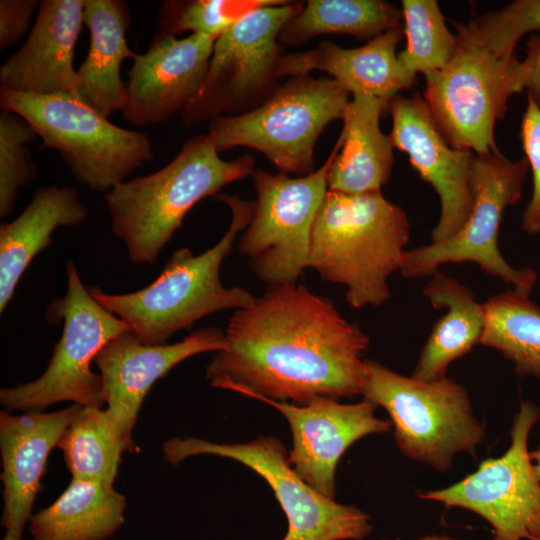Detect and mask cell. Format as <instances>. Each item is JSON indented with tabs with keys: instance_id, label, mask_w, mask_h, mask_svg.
<instances>
[{
	"instance_id": "cell-1",
	"label": "cell",
	"mask_w": 540,
	"mask_h": 540,
	"mask_svg": "<svg viewBox=\"0 0 540 540\" xmlns=\"http://www.w3.org/2000/svg\"><path fill=\"white\" fill-rule=\"evenodd\" d=\"M224 337L205 370L212 387L297 405L362 395L369 337L303 284L269 287L236 309Z\"/></svg>"
},
{
	"instance_id": "cell-2",
	"label": "cell",
	"mask_w": 540,
	"mask_h": 540,
	"mask_svg": "<svg viewBox=\"0 0 540 540\" xmlns=\"http://www.w3.org/2000/svg\"><path fill=\"white\" fill-rule=\"evenodd\" d=\"M409 241L405 211L381 191L327 190L311 230L308 268L345 286L351 307H379L391 297L388 278L401 271Z\"/></svg>"
},
{
	"instance_id": "cell-3",
	"label": "cell",
	"mask_w": 540,
	"mask_h": 540,
	"mask_svg": "<svg viewBox=\"0 0 540 540\" xmlns=\"http://www.w3.org/2000/svg\"><path fill=\"white\" fill-rule=\"evenodd\" d=\"M254 165L249 154L223 160L208 133L193 136L163 168L105 194L112 233L125 243L132 263L152 265L193 206L251 176Z\"/></svg>"
},
{
	"instance_id": "cell-4",
	"label": "cell",
	"mask_w": 540,
	"mask_h": 540,
	"mask_svg": "<svg viewBox=\"0 0 540 540\" xmlns=\"http://www.w3.org/2000/svg\"><path fill=\"white\" fill-rule=\"evenodd\" d=\"M217 196L229 207L232 219L213 247L199 255L189 248L177 249L158 277L138 291L111 294L97 286L89 287L91 295L124 320L145 344H167L172 335L190 330L201 318L243 308L256 298L242 287H225L220 278L222 263L232 252L238 234L249 224L255 201L237 195Z\"/></svg>"
},
{
	"instance_id": "cell-5",
	"label": "cell",
	"mask_w": 540,
	"mask_h": 540,
	"mask_svg": "<svg viewBox=\"0 0 540 540\" xmlns=\"http://www.w3.org/2000/svg\"><path fill=\"white\" fill-rule=\"evenodd\" d=\"M458 45L451 61L425 76L423 99L444 139L475 154L497 152V121L509 99L525 89L522 62L487 49L470 23L452 20Z\"/></svg>"
},
{
	"instance_id": "cell-6",
	"label": "cell",
	"mask_w": 540,
	"mask_h": 540,
	"mask_svg": "<svg viewBox=\"0 0 540 540\" xmlns=\"http://www.w3.org/2000/svg\"><path fill=\"white\" fill-rule=\"evenodd\" d=\"M66 274L65 295L46 310L49 324L62 323L61 337L41 376L0 390L6 411H43L66 401L100 408L106 404L102 378L91 370V364L109 341L132 330L91 295L72 260L66 262Z\"/></svg>"
},
{
	"instance_id": "cell-7",
	"label": "cell",
	"mask_w": 540,
	"mask_h": 540,
	"mask_svg": "<svg viewBox=\"0 0 540 540\" xmlns=\"http://www.w3.org/2000/svg\"><path fill=\"white\" fill-rule=\"evenodd\" d=\"M1 108L25 119L42 140L58 151L72 176L97 192H108L150 161V139L111 123L78 98L0 89Z\"/></svg>"
},
{
	"instance_id": "cell-8",
	"label": "cell",
	"mask_w": 540,
	"mask_h": 540,
	"mask_svg": "<svg viewBox=\"0 0 540 540\" xmlns=\"http://www.w3.org/2000/svg\"><path fill=\"white\" fill-rule=\"evenodd\" d=\"M363 398L386 410L399 450L406 457L446 472L460 452L473 456L484 428L466 389L451 378L424 382L366 360Z\"/></svg>"
},
{
	"instance_id": "cell-9",
	"label": "cell",
	"mask_w": 540,
	"mask_h": 540,
	"mask_svg": "<svg viewBox=\"0 0 540 540\" xmlns=\"http://www.w3.org/2000/svg\"><path fill=\"white\" fill-rule=\"evenodd\" d=\"M349 96L331 77L293 76L256 109L210 121L208 134L218 152L253 148L280 173L307 176L315 171L318 137L329 123L342 119Z\"/></svg>"
},
{
	"instance_id": "cell-10",
	"label": "cell",
	"mask_w": 540,
	"mask_h": 540,
	"mask_svg": "<svg viewBox=\"0 0 540 540\" xmlns=\"http://www.w3.org/2000/svg\"><path fill=\"white\" fill-rule=\"evenodd\" d=\"M528 170L525 157L511 161L500 151L476 154L471 177L473 206L467 221L444 241L406 250L401 274L408 279L430 277L443 264L472 262L530 295L537 282L536 271L511 266L498 248L503 214L521 199Z\"/></svg>"
},
{
	"instance_id": "cell-11",
	"label": "cell",
	"mask_w": 540,
	"mask_h": 540,
	"mask_svg": "<svg viewBox=\"0 0 540 540\" xmlns=\"http://www.w3.org/2000/svg\"><path fill=\"white\" fill-rule=\"evenodd\" d=\"M304 4L286 1L247 14L215 42L203 85L181 113L185 126L240 115L263 104L280 85L278 36Z\"/></svg>"
},
{
	"instance_id": "cell-12",
	"label": "cell",
	"mask_w": 540,
	"mask_h": 540,
	"mask_svg": "<svg viewBox=\"0 0 540 540\" xmlns=\"http://www.w3.org/2000/svg\"><path fill=\"white\" fill-rule=\"evenodd\" d=\"M339 149L337 140L323 165L307 176L262 169L252 172L257 200L238 250L268 287L296 283L308 268L313 222L328 190L329 166Z\"/></svg>"
},
{
	"instance_id": "cell-13",
	"label": "cell",
	"mask_w": 540,
	"mask_h": 540,
	"mask_svg": "<svg viewBox=\"0 0 540 540\" xmlns=\"http://www.w3.org/2000/svg\"><path fill=\"white\" fill-rule=\"evenodd\" d=\"M162 450L173 466L189 457L214 455L252 469L271 487L286 515L288 530L282 540H363L372 531L365 512L337 503L304 482L290 465L285 446L273 436L234 444L174 437L164 442Z\"/></svg>"
},
{
	"instance_id": "cell-14",
	"label": "cell",
	"mask_w": 540,
	"mask_h": 540,
	"mask_svg": "<svg viewBox=\"0 0 540 540\" xmlns=\"http://www.w3.org/2000/svg\"><path fill=\"white\" fill-rule=\"evenodd\" d=\"M540 419L534 403L522 401L510 430V445L457 483L419 493L424 500L476 513L493 529L490 540H540V480L528 437Z\"/></svg>"
},
{
	"instance_id": "cell-15",
	"label": "cell",
	"mask_w": 540,
	"mask_h": 540,
	"mask_svg": "<svg viewBox=\"0 0 540 540\" xmlns=\"http://www.w3.org/2000/svg\"><path fill=\"white\" fill-rule=\"evenodd\" d=\"M388 110L392 118L388 136L393 147L408 155L411 166L439 197L440 215L431 231V242L444 241L461 229L472 210L476 154L447 143L419 94H398Z\"/></svg>"
},
{
	"instance_id": "cell-16",
	"label": "cell",
	"mask_w": 540,
	"mask_h": 540,
	"mask_svg": "<svg viewBox=\"0 0 540 540\" xmlns=\"http://www.w3.org/2000/svg\"><path fill=\"white\" fill-rule=\"evenodd\" d=\"M259 400L277 409L287 420L292 433L288 452L290 465L310 487L334 499L335 472L345 451L356 441L392 430L389 420L376 416L377 405L363 398L352 404L317 397L297 405L268 398Z\"/></svg>"
},
{
	"instance_id": "cell-17",
	"label": "cell",
	"mask_w": 540,
	"mask_h": 540,
	"mask_svg": "<svg viewBox=\"0 0 540 540\" xmlns=\"http://www.w3.org/2000/svg\"><path fill=\"white\" fill-rule=\"evenodd\" d=\"M217 39L202 34L184 38L161 32L155 35L128 71L123 119L148 126L181 113L203 85Z\"/></svg>"
},
{
	"instance_id": "cell-18",
	"label": "cell",
	"mask_w": 540,
	"mask_h": 540,
	"mask_svg": "<svg viewBox=\"0 0 540 540\" xmlns=\"http://www.w3.org/2000/svg\"><path fill=\"white\" fill-rule=\"evenodd\" d=\"M226 347L224 331L216 327L195 331L173 344L148 345L132 331L109 341L94 359L103 382L105 403L124 435L133 440L143 401L156 381L182 361Z\"/></svg>"
},
{
	"instance_id": "cell-19",
	"label": "cell",
	"mask_w": 540,
	"mask_h": 540,
	"mask_svg": "<svg viewBox=\"0 0 540 540\" xmlns=\"http://www.w3.org/2000/svg\"><path fill=\"white\" fill-rule=\"evenodd\" d=\"M81 406L72 404L54 412L29 411L20 415L1 411L3 540H22L36 496L43 488L41 478L48 456Z\"/></svg>"
},
{
	"instance_id": "cell-20",
	"label": "cell",
	"mask_w": 540,
	"mask_h": 540,
	"mask_svg": "<svg viewBox=\"0 0 540 540\" xmlns=\"http://www.w3.org/2000/svg\"><path fill=\"white\" fill-rule=\"evenodd\" d=\"M84 0H42L22 47L0 68L1 88L37 95L77 97L74 49Z\"/></svg>"
},
{
	"instance_id": "cell-21",
	"label": "cell",
	"mask_w": 540,
	"mask_h": 540,
	"mask_svg": "<svg viewBox=\"0 0 540 540\" xmlns=\"http://www.w3.org/2000/svg\"><path fill=\"white\" fill-rule=\"evenodd\" d=\"M403 34V25H399L353 49L323 41L316 48L282 56L277 76L290 78L323 71L350 95L373 96L389 105L401 90L410 89L416 78L398 61L396 47Z\"/></svg>"
},
{
	"instance_id": "cell-22",
	"label": "cell",
	"mask_w": 540,
	"mask_h": 540,
	"mask_svg": "<svg viewBox=\"0 0 540 540\" xmlns=\"http://www.w3.org/2000/svg\"><path fill=\"white\" fill-rule=\"evenodd\" d=\"M83 22L88 28V54L77 70V97L102 116L122 111L127 101L120 68L136 53L127 42L131 17L121 0H84Z\"/></svg>"
},
{
	"instance_id": "cell-23",
	"label": "cell",
	"mask_w": 540,
	"mask_h": 540,
	"mask_svg": "<svg viewBox=\"0 0 540 540\" xmlns=\"http://www.w3.org/2000/svg\"><path fill=\"white\" fill-rule=\"evenodd\" d=\"M88 209L78 190L70 186L39 188L23 212L0 226V312L12 300L15 289L32 260L52 244L59 227L85 222Z\"/></svg>"
},
{
	"instance_id": "cell-24",
	"label": "cell",
	"mask_w": 540,
	"mask_h": 540,
	"mask_svg": "<svg viewBox=\"0 0 540 540\" xmlns=\"http://www.w3.org/2000/svg\"><path fill=\"white\" fill-rule=\"evenodd\" d=\"M388 104L376 97L353 95L344 111L340 149L327 172L328 190L346 194L381 191L390 178L393 145L380 130L379 120Z\"/></svg>"
},
{
	"instance_id": "cell-25",
	"label": "cell",
	"mask_w": 540,
	"mask_h": 540,
	"mask_svg": "<svg viewBox=\"0 0 540 540\" xmlns=\"http://www.w3.org/2000/svg\"><path fill=\"white\" fill-rule=\"evenodd\" d=\"M423 295L446 314L434 325L411 374L417 380L443 379L450 364L480 344L485 328L484 303L471 289L439 270L430 276Z\"/></svg>"
},
{
	"instance_id": "cell-26",
	"label": "cell",
	"mask_w": 540,
	"mask_h": 540,
	"mask_svg": "<svg viewBox=\"0 0 540 540\" xmlns=\"http://www.w3.org/2000/svg\"><path fill=\"white\" fill-rule=\"evenodd\" d=\"M126 498L114 486L72 478L48 507L32 515L33 540H106L125 522Z\"/></svg>"
},
{
	"instance_id": "cell-27",
	"label": "cell",
	"mask_w": 540,
	"mask_h": 540,
	"mask_svg": "<svg viewBox=\"0 0 540 540\" xmlns=\"http://www.w3.org/2000/svg\"><path fill=\"white\" fill-rule=\"evenodd\" d=\"M72 478L114 486L124 452H138L106 408L81 406L58 441Z\"/></svg>"
},
{
	"instance_id": "cell-28",
	"label": "cell",
	"mask_w": 540,
	"mask_h": 540,
	"mask_svg": "<svg viewBox=\"0 0 540 540\" xmlns=\"http://www.w3.org/2000/svg\"><path fill=\"white\" fill-rule=\"evenodd\" d=\"M402 11L381 0H309L282 28L278 41L298 46L323 34H348L370 41L402 25Z\"/></svg>"
},
{
	"instance_id": "cell-29",
	"label": "cell",
	"mask_w": 540,
	"mask_h": 540,
	"mask_svg": "<svg viewBox=\"0 0 540 540\" xmlns=\"http://www.w3.org/2000/svg\"><path fill=\"white\" fill-rule=\"evenodd\" d=\"M480 344L499 351L519 376L540 381V307L530 295L509 289L485 303Z\"/></svg>"
},
{
	"instance_id": "cell-30",
	"label": "cell",
	"mask_w": 540,
	"mask_h": 540,
	"mask_svg": "<svg viewBox=\"0 0 540 540\" xmlns=\"http://www.w3.org/2000/svg\"><path fill=\"white\" fill-rule=\"evenodd\" d=\"M406 47L398 61L411 75L426 74L446 66L453 58L458 40L445 23L435 0H402Z\"/></svg>"
},
{
	"instance_id": "cell-31",
	"label": "cell",
	"mask_w": 540,
	"mask_h": 540,
	"mask_svg": "<svg viewBox=\"0 0 540 540\" xmlns=\"http://www.w3.org/2000/svg\"><path fill=\"white\" fill-rule=\"evenodd\" d=\"M284 0H167L159 10L161 33L190 31L219 38L252 11Z\"/></svg>"
},
{
	"instance_id": "cell-32",
	"label": "cell",
	"mask_w": 540,
	"mask_h": 540,
	"mask_svg": "<svg viewBox=\"0 0 540 540\" xmlns=\"http://www.w3.org/2000/svg\"><path fill=\"white\" fill-rule=\"evenodd\" d=\"M36 135L18 114L2 109L0 114V216L13 210L19 188L36 177V166L27 147Z\"/></svg>"
},
{
	"instance_id": "cell-33",
	"label": "cell",
	"mask_w": 540,
	"mask_h": 540,
	"mask_svg": "<svg viewBox=\"0 0 540 540\" xmlns=\"http://www.w3.org/2000/svg\"><path fill=\"white\" fill-rule=\"evenodd\" d=\"M483 45L500 57L515 53L518 41L540 31V0H516L469 21Z\"/></svg>"
},
{
	"instance_id": "cell-34",
	"label": "cell",
	"mask_w": 540,
	"mask_h": 540,
	"mask_svg": "<svg viewBox=\"0 0 540 540\" xmlns=\"http://www.w3.org/2000/svg\"><path fill=\"white\" fill-rule=\"evenodd\" d=\"M520 140L532 173V195L523 211L521 228L529 235H540V108L527 96L520 126Z\"/></svg>"
},
{
	"instance_id": "cell-35",
	"label": "cell",
	"mask_w": 540,
	"mask_h": 540,
	"mask_svg": "<svg viewBox=\"0 0 540 540\" xmlns=\"http://www.w3.org/2000/svg\"><path fill=\"white\" fill-rule=\"evenodd\" d=\"M40 6L36 0L0 1V49L9 48L29 30L35 10Z\"/></svg>"
},
{
	"instance_id": "cell-36",
	"label": "cell",
	"mask_w": 540,
	"mask_h": 540,
	"mask_svg": "<svg viewBox=\"0 0 540 540\" xmlns=\"http://www.w3.org/2000/svg\"><path fill=\"white\" fill-rule=\"evenodd\" d=\"M521 62L527 96L540 108V34L530 36L525 58Z\"/></svg>"
},
{
	"instance_id": "cell-37",
	"label": "cell",
	"mask_w": 540,
	"mask_h": 540,
	"mask_svg": "<svg viewBox=\"0 0 540 540\" xmlns=\"http://www.w3.org/2000/svg\"><path fill=\"white\" fill-rule=\"evenodd\" d=\"M530 459L540 480V446L536 450L530 452Z\"/></svg>"
},
{
	"instance_id": "cell-38",
	"label": "cell",
	"mask_w": 540,
	"mask_h": 540,
	"mask_svg": "<svg viewBox=\"0 0 540 540\" xmlns=\"http://www.w3.org/2000/svg\"><path fill=\"white\" fill-rule=\"evenodd\" d=\"M416 540H459V539H456L447 535H426Z\"/></svg>"
},
{
	"instance_id": "cell-39",
	"label": "cell",
	"mask_w": 540,
	"mask_h": 540,
	"mask_svg": "<svg viewBox=\"0 0 540 540\" xmlns=\"http://www.w3.org/2000/svg\"><path fill=\"white\" fill-rule=\"evenodd\" d=\"M381 540H388V539H385V538H384V539H381Z\"/></svg>"
}]
</instances>
